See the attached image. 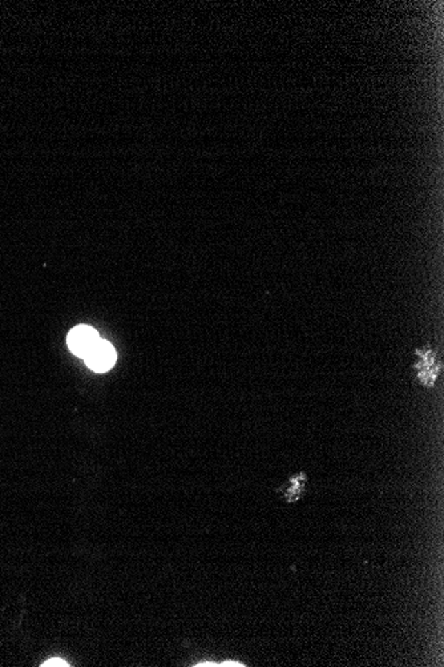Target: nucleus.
Here are the masks:
<instances>
[{
  "instance_id": "nucleus-2",
  "label": "nucleus",
  "mask_w": 444,
  "mask_h": 667,
  "mask_svg": "<svg viewBox=\"0 0 444 667\" xmlns=\"http://www.w3.org/2000/svg\"><path fill=\"white\" fill-rule=\"evenodd\" d=\"M102 339L99 333L86 325L76 326L72 329L68 335V346L71 349L72 353L76 356L84 359L89 352L93 349V346L99 343Z\"/></svg>"
},
{
  "instance_id": "nucleus-5",
  "label": "nucleus",
  "mask_w": 444,
  "mask_h": 667,
  "mask_svg": "<svg viewBox=\"0 0 444 667\" xmlns=\"http://www.w3.org/2000/svg\"><path fill=\"white\" fill-rule=\"evenodd\" d=\"M43 667H68L70 665L64 661V659H60V658H52V659H48L46 661L43 665Z\"/></svg>"
},
{
  "instance_id": "nucleus-4",
  "label": "nucleus",
  "mask_w": 444,
  "mask_h": 667,
  "mask_svg": "<svg viewBox=\"0 0 444 667\" xmlns=\"http://www.w3.org/2000/svg\"><path fill=\"white\" fill-rule=\"evenodd\" d=\"M305 482H306V476L303 473L290 478L289 485H286L284 490V498L287 502L291 504L301 498V494L305 489Z\"/></svg>"
},
{
  "instance_id": "nucleus-1",
  "label": "nucleus",
  "mask_w": 444,
  "mask_h": 667,
  "mask_svg": "<svg viewBox=\"0 0 444 667\" xmlns=\"http://www.w3.org/2000/svg\"><path fill=\"white\" fill-rule=\"evenodd\" d=\"M415 353L418 357L416 364L414 365L416 379L423 386L432 388L439 377V373L442 369V364L439 361L438 353L429 348L418 349Z\"/></svg>"
},
{
  "instance_id": "nucleus-3",
  "label": "nucleus",
  "mask_w": 444,
  "mask_h": 667,
  "mask_svg": "<svg viewBox=\"0 0 444 667\" xmlns=\"http://www.w3.org/2000/svg\"><path fill=\"white\" fill-rule=\"evenodd\" d=\"M116 350L113 346L107 341L100 340L99 343L93 346V349L89 352L88 355L84 357L86 364L88 365L89 369L97 373H103L109 370L115 362H116Z\"/></svg>"
}]
</instances>
